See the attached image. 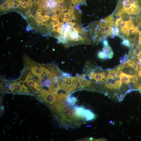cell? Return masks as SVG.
I'll return each instance as SVG.
<instances>
[{
  "instance_id": "obj_13",
  "label": "cell",
  "mask_w": 141,
  "mask_h": 141,
  "mask_svg": "<svg viewBox=\"0 0 141 141\" xmlns=\"http://www.w3.org/2000/svg\"><path fill=\"white\" fill-rule=\"evenodd\" d=\"M11 0H5L2 3L1 5V9L4 10L11 7Z\"/></svg>"
},
{
  "instance_id": "obj_20",
  "label": "cell",
  "mask_w": 141,
  "mask_h": 141,
  "mask_svg": "<svg viewBox=\"0 0 141 141\" xmlns=\"http://www.w3.org/2000/svg\"><path fill=\"white\" fill-rule=\"evenodd\" d=\"M52 26H54L58 25L60 24V22L58 20H55L52 21Z\"/></svg>"
},
{
  "instance_id": "obj_8",
  "label": "cell",
  "mask_w": 141,
  "mask_h": 141,
  "mask_svg": "<svg viewBox=\"0 0 141 141\" xmlns=\"http://www.w3.org/2000/svg\"><path fill=\"white\" fill-rule=\"evenodd\" d=\"M133 75L127 74L121 72L119 74V78L122 84H127L132 82Z\"/></svg>"
},
{
  "instance_id": "obj_11",
  "label": "cell",
  "mask_w": 141,
  "mask_h": 141,
  "mask_svg": "<svg viewBox=\"0 0 141 141\" xmlns=\"http://www.w3.org/2000/svg\"><path fill=\"white\" fill-rule=\"evenodd\" d=\"M73 93H71L67 95V100L68 102L72 106L75 105L78 99L76 97L72 95Z\"/></svg>"
},
{
  "instance_id": "obj_14",
  "label": "cell",
  "mask_w": 141,
  "mask_h": 141,
  "mask_svg": "<svg viewBox=\"0 0 141 141\" xmlns=\"http://www.w3.org/2000/svg\"><path fill=\"white\" fill-rule=\"evenodd\" d=\"M130 67H132V66L130 60H128L120 65L116 69L118 71L120 72L123 69Z\"/></svg>"
},
{
  "instance_id": "obj_22",
  "label": "cell",
  "mask_w": 141,
  "mask_h": 141,
  "mask_svg": "<svg viewBox=\"0 0 141 141\" xmlns=\"http://www.w3.org/2000/svg\"><path fill=\"white\" fill-rule=\"evenodd\" d=\"M137 60L140 62H141V50H140L138 52L137 57Z\"/></svg>"
},
{
  "instance_id": "obj_19",
  "label": "cell",
  "mask_w": 141,
  "mask_h": 141,
  "mask_svg": "<svg viewBox=\"0 0 141 141\" xmlns=\"http://www.w3.org/2000/svg\"><path fill=\"white\" fill-rule=\"evenodd\" d=\"M59 16L56 13L54 14L51 17V19L54 20H59Z\"/></svg>"
},
{
  "instance_id": "obj_4",
  "label": "cell",
  "mask_w": 141,
  "mask_h": 141,
  "mask_svg": "<svg viewBox=\"0 0 141 141\" xmlns=\"http://www.w3.org/2000/svg\"><path fill=\"white\" fill-rule=\"evenodd\" d=\"M114 25L119 30L118 37L122 39H127L131 42L135 40L139 31L137 24L130 18L118 17L114 21Z\"/></svg>"
},
{
  "instance_id": "obj_10",
  "label": "cell",
  "mask_w": 141,
  "mask_h": 141,
  "mask_svg": "<svg viewBox=\"0 0 141 141\" xmlns=\"http://www.w3.org/2000/svg\"><path fill=\"white\" fill-rule=\"evenodd\" d=\"M103 51L105 56V59L111 58L113 56V52L111 47L109 46L104 47Z\"/></svg>"
},
{
  "instance_id": "obj_17",
  "label": "cell",
  "mask_w": 141,
  "mask_h": 141,
  "mask_svg": "<svg viewBox=\"0 0 141 141\" xmlns=\"http://www.w3.org/2000/svg\"><path fill=\"white\" fill-rule=\"evenodd\" d=\"M36 18V19L37 20V22L39 24H41V23L44 22V17L38 16H37Z\"/></svg>"
},
{
  "instance_id": "obj_15",
  "label": "cell",
  "mask_w": 141,
  "mask_h": 141,
  "mask_svg": "<svg viewBox=\"0 0 141 141\" xmlns=\"http://www.w3.org/2000/svg\"><path fill=\"white\" fill-rule=\"evenodd\" d=\"M64 2H58L57 3V8L58 10H60L64 8Z\"/></svg>"
},
{
  "instance_id": "obj_25",
  "label": "cell",
  "mask_w": 141,
  "mask_h": 141,
  "mask_svg": "<svg viewBox=\"0 0 141 141\" xmlns=\"http://www.w3.org/2000/svg\"><path fill=\"white\" fill-rule=\"evenodd\" d=\"M138 76L139 77H141V72L138 73Z\"/></svg>"
},
{
  "instance_id": "obj_12",
  "label": "cell",
  "mask_w": 141,
  "mask_h": 141,
  "mask_svg": "<svg viewBox=\"0 0 141 141\" xmlns=\"http://www.w3.org/2000/svg\"><path fill=\"white\" fill-rule=\"evenodd\" d=\"M12 83L14 86V92L22 93V85L20 84L19 80L14 81Z\"/></svg>"
},
{
  "instance_id": "obj_21",
  "label": "cell",
  "mask_w": 141,
  "mask_h": 141,
  "mask_svg": "<svg viewBox=\"0 0 141 141\" xmlns=\"http://www.w3.org/2000/svg\"><path fill=\"white\" fill-rule=\"evenodd\" d=\"M70 14L69 12L66 13L64 14V20H68L70 17Z\"/></svg>"
},
{
  "instance_id": "obj_3",
  "label": "cell",
  "mask_w": 141,
  "mask_h": 141,
  "mask_svg": "<svg viewBox=\"0 0 141 141\" xmlns=\"http://www.w3.org/2000/svg\"><path fill=\"white\" fill-rule=\"evenodd\" d=\"M114 18L112 14L102 19L91 26V31L94 42L98 43L107 38H114L112 30Z\"/></svg>"
},
{
  "instance_id": "obj_2",
  "label": "cell",
  "mask_w": 141,
  "mask_h": 141,
  "mask_svg": "<svg viewBox=\"0 0 141 141\" xmlns=\"http://www.w3.org/2000/svg\"><path fill=\"white\" fill-rule=\"evenodd\" d=\"M111 14L117 17L130 18L138 23L141 17V0H118Z\"/></svg>"
},
{
  "instance_id": "obj_7",
  "label": "cell",
  "mask_w": 141,
  "mask_h": 141,
  "mask_svg": "<svg viewBox=\"0 0 141 141\" xmlns=\"http://www.w3.org/2000/svg\"><path fill=\"white\" fill-rule=\"evenodd\" d=\"M58 76L53 79H50V85L48 87L50 92L57 96L58 95V91L61 90L57 80Z\"/></svg>"
},
{
  "instance_id": "obj_5",
  "label": "cell",
  "mask_w": 141,
  "mask_h": 141,
  "mask_svg": "<svg viewBox=\"0 0 141 141\" xmlns=\"http://www.w3.org/2000/svg\"><path fill=\"white\" fill-rule=\"evenodd\" d=\"M41 100L53 110L55 108L58 101V97L46 90L43 89L39 93Z\"/></svg>"
},
{
  "instance_id": "obj_6",
  "label": "cell",
  "mask_w": 141,
  "mask_h": 141,
  "mask_svg": "<svg viewBox=\"0 0 141 141\" xmlns=\"http://www.w3.org/2000/svg\"><path fill=\"white\" fill-rule=\"evenodd\" d=\"M77 114L87 121H91L95 119V114L90 109L82 106L75 105L73 107Z\"/></svg>"
},
{
  "instance_id": "obj_23",
  "label": "cell",
  "mask_w": 141,
  "mask_h": 141,
  "mask_svg": "<svg viewBox=\"0 0 141 141\" xmlns=\"http://www.w3.org/2000/svg\"><path fill=\"white\" fill-rule=\"evenodd\" d=\"M102 44L104 47L108 46L109 45L108 42L106 39H104L103 40Z\"/></svg>"
},
{
  "instance_id": "obj_9",
  "label": "cell",
  "mask_w": 141,
  "mask_h": 141,
  "mask_svg": "<svg viewBox=\"0 0 141 141\" xmlns=\"http://www.w3.org/2000/svg\"><path fill=\"white\" fill-rule=\"evenodd\" d=\"M119 72H120L118 71L117 69L110 70L106 75L105 79L114 80L119 78L118 74Z\"/></svg>"
},
{
  "instance_id": "obj_24",
  "label": "cell",
  "mask_w": 141,
  "mask_h": 141,
  "mask_svg": "<svg viewBox=\"0 0 141 141\" xmlns=\"http://www.w3.org/2000/svg\"><path fill=\"white\" fill-rule=\"evenodd\" d=\"M138 43L139 44L141 43V30L138 31Z\"/></svg>"
},
{
  "instance_id": "obj_16",
  "label": "cell",
  "mask_w": 141,
  "mask_h": 141,
  "mask_svg": "<svg viewBox=\"0 0 141 141\" xmlns=\"http://www.w3.org/2000/svg\"><path fill=\"white\" fill-rule=\"evenodd\" d=\"M121 44L123 45H124L128 47H130V41L128 39H123V40L121 42Z\"/></svg>"
},
{
  "instance_id": "obj_18",
  "label": "cell",
  "mask_w": 141,
  "mask_h": 141,
  "mask_svg": "<svg viewBox=\"0 0 141 141\" xmlns=\"http://www.w3.org/2000/svg\"><path fill=\"white\" fill-rule=\"evenodd\" d=\"M98 56L100 59H105V56L103 51H99L98 54Z\"/></svg>"
},
{
  "instance_id": "obj_1",
  "label": "cell",
  "mask_w": 141,
  "mask_h": 141,
  "mask_svg": "<svg viewBox=\"0 0 141 141\" xmlns=\"http://www.w3.org/2000/svg\"><path fill=\"white\" fill-rule=\"evenodd\" d=\"M67 100H58L55 109L53 110L58 121L64 127L74 128L80 125L81 118L76 114Z\"/></svg>"
}]
</instances>
